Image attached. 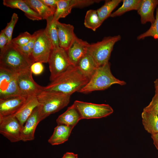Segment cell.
Masks as SVG:
<instances>
[{"label":"cell","instance_id":"8d00e7d4","mask_svg":"<svg viewBox=\"0 0 158 158\" xmlns=\"http://www.w3.org/2000/svg\"><path fill=\"white\" fill-rule=\"evenodd\" d=\"M151 138L153 141V144L158 150V132L152 134Z\"/></svg>","mask_w":158,"mask_h":158},{"label":"cell","instance_id":"52a82bcc","mask_svg":"<svg viewBox=\"0 0 158 158\" xmlns=\"http://www.w3.org/2000/svg\"><path fill=\"white\" fill-rule=\"evenodd\" d=\"M48 63L51 82L72 66L69 59L67 51L59 47L53 48Z\"/></svg>","mask_w":158,"mask_h":158},{"label":"cell","instance_id":"d6986e66","mask_svg":"<svg viewBox=\"0 0 158 158\" xmlns=\"http://www.w3.org/2000/svg\"><path fill=\"white\" fill-rule=\"evenodd\" d=\"M3 4L11 8L21 10L28 18L32 20L42 19L40 16L32 9L24 0H4Z\"/></svg>","mask_w":158,"mask_h":158},{"label":"cell","instance_id":"f546056e","mask_svg":"<svg viewBox=\"0 0 158 158\" xmlns=\"http://www.w3.org/2000/svg\"><path fill=\"white\" fill-rule=\"evenodd\" d=\"M40 31V30H39L32 34L31 40L27 44L22 46H15L19 50L32 61L31 59L32 54L35 40Z\"/></svg>","mask_w":158,"mask_h":158},{"label":"cell","instance_id":"9c48e42d","mask_svg":"<svg viewBox=\"0 0 158 158\" xmlns=\"http://www.w3.org/2000/svg\"><path fill=\"white\" fill-rule=\"evenodd\" d=\"M17 74L0 68V99L23 95L17 84Z\"/></svg>","mask_w":158,"mask_h":158},{"label":"cell","instance_id":"44dd1931","mask_svg":"<svg viewBox=\"0 0 158 158\" xmlns=\"http://www.w3.org/2000/svg\"><path fill=\"white\" fill-rule=\"evenodd\" d=\"M82 119L78 110L73 104L60 115L56 120L57 124H63L74 127Z\"/></svg>","mask_w":158,"mask_h":158},{"label":"cell","instance_id":"d6a6232c","mask_svg":"<svg viewBox=\"0 0 158 158\" xmlns=\"http://www.w3.org/2000/svg\"><path fill=\"white\" fill-rule=\"evenodd\" d=\"M30 68L32 73L38 75L42 73L44 70V67L42 63L36 62L31 65Z\"/></svg>","mask_w":158,"mask_h":158},{"label":"cell","instance_id":"cb8c5ba5","mask_svg":"<svg viewBox=\"0 0 158 158\" xmlns=\"http://www.w3.org/2000/svg\"><path fill=\"white\" fill-rule=\"evenodd\" d=\"M30 8L38 14L42 19L46 20L53 16L54 12L41 0H24Z\"/></svg>","mask_w":158,"mask_h":158},{"label":"cell","instance_id":"7402d4cb","mask_svg":"<svg viewBox=\"0 0 158 158\" xmlns=\"http://www.w3.org/2000/svg\"><path fill=\"white\" fill-rule=\"evenodd\" d=\"M76 66L81 73L89 80L98 67L92 57L87 53L80 59Z\"/></svg>","mask_w":158,"mask_h":158},{"label":"cell","instance_id":"8fae6325","mask_svg":"<svg viewBox=\"0 0 158 158\" xmlns=\"http://www.w3.org/2000/svg\"><path fill=\"white\" fill-rule=\"evenodd\" d=\"M22 128L14 115L0 118V133L12 142L21 141Z\"/></svg>","mask_w":158,"mask_h":158},{"label":"cell","instance_id":"ffe728a7","mask_svg":"<svg viewBox=\"0 0 158 158\" xmlns=\"http://www.w3.org/2000/svg\"><path fill=\"white\" fill-rule=\"evenodd\" d=\"M73 127L63 124H58L48 140L51 145H59L68 140Z\"/></svg>","mask_w":158,"mask_h":158},{"label":"cell","instance_id":"836d02e7","mask_svg":"<svg viewBox=\"0 0 158 158\" xmlns=\"http://www.w3.org/2000/svg\"><path fill=\"white\" fill-rule=\"evenodd\" d=\"M146 107L154 111L158 116V94H155L149 104Z\"/></svg>","mask_w":158,"mask_h":158},{"label":"cell","instance_id":"e0dca14e","mask_svg":"<svg viewBox=\"0 0 158 158\" xmlns=\"http://www.w3.org/2000/svg\"><path fill=\"white\" fill-rule=\"evenodd\" d=\"M40 105L37 96L28 97L20 109L14 115L22 127L34 110Z\"/></svg>","mask_w":158,"mask_h":158},{"label":"cell","instance_id":"d590c367","mask_svg":"<svg viewBox=\"0 0 158 158\" xmlns=\"http://www.w3.org/2000/svg\"><path fill=\"white\" fill-rule=\"evenodd\" d=\"M8 43L7 37L4 32L1 30L0 33V51L3 50Z\"/></svg>","mask_w":158,"mask_h":158},{"label":"cell","instance_id":"4316f807","mask_svg":"<svg viewBox=\"0 0 158 158\" xmlns=\"http://www.w3.org/2000/svg\"><path fill=\"white\" fill-rule=\"evenodd\" d=\"M122 1V5L111 13L110 17H114L120 16L130 11H137L140 7L141 0H123Z\"/></svg>","mask_w":158,"mask_h":158},{"label":"cell","instance_id":"ba28073f","mask_svg":"<svg viewBox=\"0 0 158 158\" xmlns=\"http://www.w3.org/2000/svg\"><path fill=\"white\" fill-rule=\"evenodd\" d=\"M53 49V46L44 29L40 30L35 40L31 55L34 63L40 62L48 63Z\"/></svg>","mask_w":158,"mask_h":158},{"label":"cell","instance_id":"5b68a950","mask_svg":"<svg viewBox=\"0 0 158 158\" xmlns=\"http://www.w3.org/2000/svg\"><path fill=\"white\" fill-rule=\"evenodd\" d=\"M121 39L120 35L104 37L100 41L90 44L87 53L93 58L98 67L108 63L115 44Z\"/></svg>","mask_w":158,"mask_h":158},{"label":"cell","instance_id":"83f0119b","mask_svg":"<svg viewBox=\"0 0 158 158\" xmlns=\"http://www.w3.org/2000/svg\"><path fill=\"white\" fill-rule=\"evenodd\" d=\"M102 23L97 10L91 9L87 11L84 21V25L86 28L95 31Z\"/></svg>","mask_w":158,"mask_h":158},{"label":"cell","instance_id":"30bf717a","mask_svg":"<svg viewBox=\"0 0 158 158\" xmlns=\"http://www.w3.org/2000/svg\"><path fill=\"white\" fill-rule=\"evenodd\" d=\"M30 68L17 74V82L22 95L27 97L37 96L43 91L44 87L37 84L33 79Z\"/></svg>","mask_w":158,"mask_h":158},{"label":"cell","instance_id":"2e32d148","mask_svg":"<svg viewBox=\"0 0 158 158\" xmlns=\"http://www.w3.org/2000/svg\"><path fill=\"white\" fill-rule=\"evenodd\" d=\"M158 5V0H141L137 12L140 17L141 23L144 24L147 22L151 24L155 21L154 12Z\"/></svg>","mask_w":158,"mask_h":158},{"label":"cell","instance_id":"74e56055","mask_svg":"<svg viewBox=\"0 0 158 158\" xmlns=\"http://www.w3.org/2000/svg\"><path fill=\"white\" fill-rule=\"evenodd\" d=\"M78 155L73 152H66L61 158H78Z\"/></svg>","mask_w":158,"mask_h":158},{"label":"cell","instance_id":"ac0fdd59","mask_svg":"<svg viewBox=\"0 0 158 158\" xmlns=\"http://www.w3.org/2000/svg\"><path fill=\"white\" fill-rule=\"evenodd\" d=\"M145 129L151 135L158 132V116L152 110L145 107L141 114Z\"/></svg>","mask_w":158,"mask_h":158},{"label":"cell","instance_id":"d4e9b609","mask_svg":"<svg viewBox=\"0 0 158 158\" xmlns=\"http://www.w3.org/2000/svg\"><path fill=\"white\" fill-rule=\"evenodd\" d=\"M47 25L44 30L50 39L53 48L59 47L57 22L54 19V16L46 20Z\"/></svg>","mask_w":158,"mask_h":158},{"label":"cell","instance_id":"e575fe53","mask_svg":"<svg viewBox=\"0 0 158 158\" xmlns=\"http://www.w3.org/2000/svg\"><path fill=\"white\" fill-rule=\"evenodd\" d=\"M59 0H41L54 12L56 10L57 4Z\"/></svg>","mask_w":158,"mask_h":158},{"label":"cell","instance_id":"7a4b0ae2","mask_svg":"<svg viewBox=\"0 0 158 158\" xmlns=\"http://www.w3.org/2000/svg\"><path fill=\"white\" fill-rule=\"evenodd\" d=\"M33 63L11 42L0 51V68L18 73L30 68Z\"/></svg>","mask_w":158,"mask_h":158},{"label":"cell","instance_id":"f35d334b","mask_svg":"<svg viewBox=\"0 0 158 158\" xmlns=\"http://www.w3.org/2000/svg\"><path fill=\"white\" fill-rule=\"evenodd\" d=\"M155 94H158V78L154 82Z\"/></svg>","mask_w":158,"mask_h":158},{"label":"cell","instance_id":"9a60e30c","mask_svg":"<svg viewBox=\"0 0 158 158\" xmlns=\"http://www.w3.org/2000/svg\"><path fill=\"white\" fill-rule=\"evenodd\" d=\"M40 122L38 106L34 110L22 128L21 141L26 142L34 139L35 131Z\"/></svg>","mask_w":158,"mask_h":158},{"label":"cell","instance_id":"277c9868","mask_svg":"<svg viewBox=\"0 0 158 158\" xmlns=\"http://www.w3.org/2000/svg\"><path fill=\"white\" fill-rule=\"evenodd\" d=\"M40 122L50 114L56 112L69 104L71 96L62 93L43 91L37 96Z\"/></svg>","mask_w":158,"mask_h":158},{"label":"cell","instance_id":"7c38bea8","mask_svg":"<svg viewBox=\"0 0 158 158\" xmlns=\"http://www.w3.org/2000/svg\"><path fill=\"white\" fill-rule=\"evenodd\" d=\"M59 47L67 51L72 46L77 36L73 26L70 24L57 22Z\"/></svg>","mask_w":158,"mask_h":158},{"label":"cell","instance_id":"1f68e13d","mask_svg":"<svg viewBox=\"0 0 158 158\" xmlns=\"http://www.w3.org/2000/svg\"><path fill=\"white\" fill-rule=\"evenodd\" d=\"M32 38V35L26 31L12 39L11 42L15 46H22L28 43Z\"/></svg>","mask_w":158,"mask_h":158},{"label":"cell","instance_id":"f1b7e54d","mask_svg":"<svg viewBox=\"0 0 158 158\" xmlns=\"http://www.w3.org/2000/svg\"><path fill=\"white\" fill-rule=\"evenodd\" d=\"M149 37H152L154 39L158 40V5L156 8L154 22L151 24L148 30L138 36L137 39L138 40L144 39Z\"/></svg>","mask_w":158,"mask_h":158},{"label":"cell","instance_id":"8992f818","mask_svg":"<svg viewBox=\"0 0 158 158\" xmlns=\"http://www.w3.org/2000/svg\"><path fill=\"white\" fill-rule=\"evenodd\" d=\"M78 111L81 119L99 118L107 116L114 111L108 104H98L76 100L73 104Z\"/></svg>","mask_w":158,"mask_h":158},{"label":"cell","instance_id":"4dcf8cb0","mask_svg":"<svg viewBox=\"0 0 158 158\" xmlns=\"http://www.w3.org/2000/svg\"><path fill=\"white\" fill-rule=\"evenodd\" d=\"M18 19V15L16 13H13L10 21L7 23L5 28L2 30L7 37L9 43L11 42L13 29Z\"/></svg>","mask_w":158,"mask_h":158},{"label":"cell","instance_id":"4fadbf2b","mask_svg":"<svg viewBox=\"0 0 158 158\" xmlns=\"http://www.w3.org/2000/svg\"><path fill=\"white\" fill-rule=\"evenodd\" d=\"M28 97L19 95L0 99V118L14 115L23 106Z\"/></svg>","mask_w":158,"mask_h":158},{"label":"cell","instance_id":"603a6c76","mask_svg":"<svg viewBox=\"0 0 158 158\" xmlns=\"http://www.w3.org/2000/svg\"><path fill=\"white\" fill-rule=\"evenodd\" d=\"M79 0H59L56 10L54 15V19L56 21L64 18L71 12L73 7H78Z\"/></svg>","mask_w":158,"mask_h":158},{"label":"cell","instance_id":"3957f363","mask_svg":"<svg viewBox=\"0 0 158 158\" xmlns=\"http://www.w3.org/2000/svg\"><path fill=\"white\" fill-rule=\"evenodd\" d=\"M126 84L123 80L115 77L111 73L109 62L98 67L87 83L78 92L87 94L95 91L106 89L112 85Z\"/></svg>","mask_w":158,"mask_h":158},{"label":"cell","instance_id":"484cf974","mask_svg":"<svg viewBox=\"0 0 158 158\" xmlns=\"http://www.w3.org/2000/svg\"><path fill=\"white\" fill-rule=\"evenodd\" d=\"M122 0H106L104 4L97 10L99 18L102 22L110 16L112 12Z\"/></svg>","mask_w":158,"mask_h":158},{"label":"cell","instance_id":"5bb4252c","mask_svg":"<svg viewBox=\"0 0 158 158\" xmlns=\"http://www.w3.org/2000/svg\"><path fill=\"white\" fill-rule=\"evenodd\" d=\"M90 44L85 41L76 38L72 46L67 51L72 65L77 66L80 59L87 53Z\"/></svg>","mask_w":158,"mask_h":158},{"label":"cell","instance_id":"6da1fadb","mask_svg":"<svg viewBox=\"0 0 158 158\" xmlns=\"http://www.w3.org/2000/svg\"><path fill=\"white\" fill-rule=\"evenodd\" d=\"M89 79L84 76L76 66H71L47 86L43 91L62 93L71 96L78 91Z\"/></svg>","mask_w":158,"mask_h":158}]
</instances>
